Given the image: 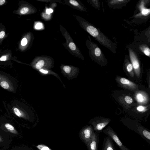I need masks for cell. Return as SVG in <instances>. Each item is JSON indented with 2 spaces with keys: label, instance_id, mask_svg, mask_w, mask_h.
Instances as JSON below:
<instances>
[{
  "label": "cell",
  "instance_id": "obj_1",
  "mask_svg": "<svg viewBox=\"0 0 150 150\" xmlns=\"http://www.w3.org/2000/svg\"><path fill=\"white\" fill-rule=\"evenodd\" d=\"M86 30L100 44L107 48L112 52H116L115 45L102 33L99 29L89 24L86 25Z\"/></svg>",
  "mask_w": 150,
  "mask_h": 150
},
{
  "label": "cell",
  "instance_id": "obj_2",
  "mask_svg": "<svg viewBox=\"0 0 150 150\" xmlns=\"http://www.w3.org/2000/svg\"><path fill=\"white\" fill-rule=\"evenodd\" d=\"M102 132L109 136L116 144L120 150H130L122 143L117 133L110 126H108L103 129Z\"/></svg>",
  "mask_w": 150,
  "mask_h": 150
},
{
  "label": "cell",
  "instance_id": "obj_3",
  "mask_svg": "<svg viewBox=\"0 0 150 150\" xmlns=\"http://www.w3.org/2000/svg\"><path fill=\"white\" fill-rule=\"evenodd\" d=\"M90 50L92 56L95 59V61L100 62L106 61V59L104 54L101 49L98 46L97 44L91 42Z\"/></svg>",
  "mask_w": 150,
  "mask_h": 150
},
{
  "label": "cell",
  "instance_id": "obj_4",
  "mask_svg": "<svg viewBox=\"0 0 150 150\" xmlns=\"http://www.w3.org/2000/svg\"><path fill=\"white\" fill-rule=\"evenodd\" d=\"M91 125L83 127L80 131L79 136L81 140L88 147L93 133L94 132Z\"/></svg>",
  "mask_w": 150,
  "mask_h": 150
},
{
  "label": "cell",
  "instance_id": "obj_5",
  "mask_svg": "<svg viewBox=\"0 0 150 150\" xmlns=\"http://www.w3.org/2000/svg\"><path fill=\"white\" fill-rule=\"evenodd\" d=\"M129 52L131 64L135 74L138 78L140 74V67L138 57L136 53L132 49L129 48Z\"/></svg>",
  "mask_w": 150,
  "mask_h": 150
},
{
  "label": "cell",
  "instance_id": "obj_6",
  "mask_svg": "<svg viewBox=\"0 0 150 150\" xmlns=\"http://www.w3.org/2000/svg\"><path fill=\"white\" fill-rule=\"evenodd\" d=\"M110 120L108 118H103L95 119L91 122V123L94 132L99 134L102 132L103 129L109 123Z\"/></svg>",
  "mask_w": 150,
  "mask_h": 150
},
{
  "label": "cell",
  "instance_id": "obj_7",
  "mask_svg": "<svg viewBox=\"0 0 150 150\" xmlns=\"http://www.w3.org/2000/svg\"><path fill=\"white\" fill-rule=\"evenodd\" d=\"M0 129L6 133L11 138L17 137L19 135L18 132L15 127L8 122L0 124Z\"/></svg>",
  "mask_w": 150,
  "mask_h": 150
},
{
  "label": "cell",
  "instance_id": "obj_8",
  "mask_svg": "<svg viewBox=\"0 0 150 150\" xmlns=\"http://www.w3.org/2000/svg\"><path fill=\"white\" fill-rule=\"evenodd\" d=\"M12 142V138L6 133L0 129V150H7Z\"/></svg>",
  "mask_w": 150,
  "mask_h": 150
},
{
  "label": "cell",
  "instance_id": "obj_9",
  "mask_svg": "<svg viewBox=\"0 0 150 150\" xmlns=\"http://www.w3.org/2000/svg\"><path fill=\"white\" fill-rule=\"evenodd\" d=\"M116 79L118 83L123 87L132 91L135 90L137 88L136 84L127 79L117 77Z\"/></svg>",
  "mask_w": 150,
  "mask_h": 150
},
{
  "label": "cell",
  "instance_id": "obj_10",
  "mask_svg": "<svg viewBox=\"0 0 150 150\" xmlns=\"http://www.w3.org/2000/svg\"><path fill=\"white\" fill-rule=\"evenodd\" d=\"M99 142V134L94 132L93 133L87 147L88 150H98Z\"/></svg>",
  "mask_w": 150,
  "mask_h": 150
},
{
  "label": "cell",
  "instance_id": "obj_11",
  "mask_svg": "<svg viewBox=\"0 0 150 150\" xmlns=\"http://www.w3.org/2000/svg\"><path fill=\"white\" fill-rule=\"evenodd\" d=\"M0 85L2 88L11 91H14L13 85L5 76L0 74Z\"/></svg>",
  "mask_w": 150,
  "mask_h": 150
},
{
  "label": "cell",
  "instance_id": "obj_12",
  "mask_svg": "<svg viewBox=\"0 0 150 150\" xmlns=\"http://www.w3.org/2000/svg\"><path fill=\"white\" fill-rule=\"evenodd\" d=\"M113 141L108 136H105L103 142L102 150H116Z\"/></svg>",
  "mask_w": 150,
  "mask_h": 150
},
{
  "label": "cell",
  "instance_id": "obj_13",
  "mask_svg": "<svg viewBox=\"0 0 150 150\" xmlns=\"http://www.w3.org/2000/svg\"><path fill=\"white\" fill-rule=\"evenodd\" d=\"M135 97L137 102L140 103H146L148 100V96L143 92H139L137 93Z\"/></svg>",
  "mask_w": 150,
  "mask_h": 150
},
{
  "label": "cell",
  "instance_id": "obj_14",
  "mask_svg": "<svg viewBox=\"0 0 150 150\" xmlns=\"http://www.w3.org/2000/svg\"><path fill=\"white\" fill-rule=\"evenodd\" d=\"M125 67L126 70L131 77L134 76V69L132 65L128 59H126L125 61Z\"/></svg>",
  "mask_w": 150,
  "mask_h": 150
},
{
  "label": "cell",
  "instance_id": "obj_15",
  "mask_svg": "<svg viewBox=\"0 0 150 150\" xmlns=\"http://www.w3.org/2000/svg\"><path fill=\"white\" fill-rule=\"evenodd\" d=\"M139 49L146 55L150 57V50L148 46L145 45H141L139 46Z\"/></svg>",
  "mask_w": 150,
  "mask_h": 150
},
{
  "label": "cell",
  "instance_id": "obj_16",
  "mask_svg": "<svg viewBox=\"0 0 150 150\" xmlns=\"http://www.w3.org/2000/svg\"><path fill=\"white\" fill-rule=\"evenodd\" d=\"M129 1L125 0H112L110 1L109 4L111 5H114L126 3Z\"/></svg>",
  "mask_w": 150,
  "mask_h": 150
},
{
  "label": "cell",
  "instance_id": "obj_17",
  "mask_svg": "<svg viewBox=\"0 0 150 150\" xmlns=\"http://www.w3.org/2000/svg\"><path fill=\"white\" fill-rule=\"evenodd\" d=\"M11 150H33L31 148L27 146H17L14 147Z\"/></svg>",
  "mask_w": 150,
  "mask_h": 150
},
{
  "label": "cell",
  "instance_id": "obj_18",
  "mask_svg": "<svg viewBox=\"0 0 150 150\" xmlns=\"http://www.w3.org/2000/svg\"><path fill=\"white\" fill-rule=\"evenodd\" d=\"M13 110L15 114L18 117H24V115L23 114L18 108H13Z\"/></svg>",
  "mask_w": 150,
  "mask_h": 150
},
{
  "label": "cell",
  "instance_id": "obj_19",
  "mask_svg": "<svg viewBox=\"0 0 150 150\" xmlns=\"http://www.w3.org/2000/svg\"><path fill=\"white\" fill-rule=\"evenodd\" d=\"M36 147L39 150H52L47 146L42 144L38 145Z\"/></svg>",
  "mask_w": 150,
  "mask_h": 150
},
{
  "label": "cell",
  "instance_id": "obj_20",
  "mask_svg": "<svg viewBox=\"0 0 150 150\" xmlns=\"http://www.w3.org/2000/svg\"><path fill=\"white\" fill-rule=\"evenodd\" d=\"M150 9L143 8H141V13L143 16H147L150 13Z\"/></svg>",
  "mask_w": 150,
  "mask_h": 150
},
{
  "label": "cell",
  "instance_id": "obj_21",
  "mask_svg": "<svg viewBox=\"0 0 150 150\" xmlns=\"http://www.w3.org/2000/svg\"><path fill=\"white\" fill-rule=\"evenodd\" d=\"M44 62L43 60H40L36 64V67L37 69H40L44 66Z\"/></svg>",
  "mask_w": 150,
  "mask_h": 150
},
{
  "label": "cell",
  "instance_id": "obj_22",
  "mask_svg": "<svg viewBox=\"0 0 150 150\" xmlns=\"http://www.w3.org/2000/svg\"><path fill=\"white\" fill-rule=\"evenodd\" d=\"M125 100L128 104H131L133 102L132 99L130 96H126L125 98Z\"/></svg>",
  "mask_w": 150,
  "mask_h": 150
},
{
  "label": "cell",
  "instance_id": "obj_23",
  "mask_svg": "<svg viewBox=\"0 0 150 150\" xmlns=\"http://www.w3.org/2000/svg\"><path fill=\"white\" fill-rule=\"evenodd\" d=\"M69 46L70 48L72 50H74L76 49V46L75 44L72 42L70 43L69 44Z\"/></svg>",
  "mask_w": 150,
  "mask_h": 150
},
{
  "label": "cell",
  "instance_id": "obj_24",
  "mask_svg": "<svg viewBox=\"0 0 150 150\" xmlns=\"http://www.w3.org/2000/svg\"><path fill=\"white\" fill-rule=\"evenodd\" d=\"M29 9L28 8L24 7L21 9L20 13L22 14H25L27 13Z\"/></svg>",
  "mask_w": 150,
  "mask_h": 150
},
{
  "label": "cell",
  "instance_id": "obj_25",
  "mask_svg": "<svg viewBox=\"0 0 150 150\" xmlns=\"http://www.w3.org/2000/svg\"><path fill=\"white\" fill-rule=\"evenodd\" d=\"M63 69L67 73H69L70 72L71 68L68 66H65L63 68Z\"/></svg>",
  "mask_w": 150,
  "mask_h": 150
},
{
  "label": "cell",
  "instance_id": "obj_26",
  "mask_svg": "<svg viewBox=\"0 0 150 150\" xmlns=\"http://www.w3.org/2000/svg\"><path fill=\"white\" fill-rule=\"evenodd\" d=\"M69 3L75 6H78L79 4L78 2L74 0H70L69 1Z\"/></svg>",
  "mask_w": 150,
  "mask_h": 150
},
{
  "label": "cell",
  "instance_id": "obj_27",
  "mask_svg": "<svg viewBox=\"0 0 150 150\" xmlns=\"http://www.w3.org/2000/svg\"><path fill=\"white\" fill-rule=\"evenodd\" d=\"M27 43V40L26 38H23L21 41V45L22 46L25 45Z\"/></svg>",
  "mask_w": 150,
  "mask_h": 150
},
{
  "label": "cell",
  "instance_id": "obj_28",
  "mask_svg": "<svg viewBox=\"0 0 150 150\" xmlns=\"http://www.w3.org/2000/svg\"><path fill=\"white\" fill-rule=\"evenodd\" d=\"M35 27L36 29H40L42 27V24L41 23H38L35 25Z\"/></svg>",
  "mask_w": 150,
  "mask_h": 150
},
{
  "label": "cell",
  "instance_id": "obj_29",
  "mask_svg": "<svg viewBox=\"0 0 150 150\" xmlns=\"http://www.w3.org/2000/svg\"><path fill=\"white\" fill-rule=\"evenodd\" d=\"M137 109L139 111H142L145 110V108L143 106H140L137 107Z\"/></svg>",
  "mask_w": 150,
  "mask_h": 150
},
{
  "label": "cell",
  "instance_id": "obj_30",
  "mask_svg": "<svg viewBox=\"0 0 150 150\" xmlns=\"http://www.w3.org/2000/svg\"><path fill=\"white\" fill-rule=\"evenodd\" d=\"M5 35V33L4 31H1L0 32V39L3 38Z\"/></svg>",
  "mask_w": 150,
  "mask_h": 150
},
{
  "label": "cell",
  "instance_id": "obj_31",
  "mask_svg": "<svg viewBox=\"0 0 150 150\" xmlns=\"http://www.w3.org/2000/svg\"><path fill=\"white\" fill-rule=\"evenodd\" d=\"M53 12V10L51 8L47 9L46 10V13L48 14H50L52 13Z\"/></svg>",
  "mask_w": 150,
  "mask_h": 150
},
{
  "label": "cell",
  "instance_id": "obj_32",
  "mask_svg": "<svg viewBox=\"0 0 150 150\" xmlns=\"http://www.w3.org/2000/svg\"><path fill=\"white\" fill-rule=\"evenodd\" d=\"M6 57L5 56H2L0 58V60L1 61H5L6 60Z\"/></svg>",
  "mask_w": 150,
  "mask_h": 150
},
{
  "label": "cell",
  "instance_id": "obj_33",
  "mask_svg": "<svg viewBox=\"0 0 150 150\" xmlns=\"http://www.w3.org/2000/svg\"><path fill=\"white\" fill-rule=\"evenodd\" d=\"M40 72L45 74H46L48 73V71H47L45 70L42 69H40Z\"/></svg>",
  "mask_w": 150,
  "mask_h": 150
},
{
  "label": "cell",
  "instance_id": "obj_34",
  "mask_svg": "<svg viewBox=\"0 0 150 150\" xmlns=\"http://www.w3.org/2000/svg\"><path fill=\"white\" fill-rule=\"evenodd\" d=\"M92 1L93 2V3L95 4V5L98 7V1L97 0H93Z\"/></svg>",
  "mask_w": 150,
  "mask_h": 150
},
{
  "label": "cell",
  "instance_id": "obj_35",
  "mask_svg": "<svg viewBox=\"0 0 150 150\" xmlns=\"http://www.w3.org/2000/svg\"><path fill=\"white\" fill-rule=\"evenodd\" d=\"M5 0H0V5L4 4L5 2Z\"/></svg>",
  "mask_w": 150,
  "mask_h": 150
},
{
  "label": "cell",
  "instance_id": "obj_36",
  "mask_svg": "<svg viewBox=\"0 0 150 150\" xmlns=\"http://www.w3.org/2000/svg\"><path fill=\"white\" fill-rule=\"evenodd\" d=\"M7 150H8V149Z\"/></svg>",
  "mask_w": 150,
  "mask_h": 150
}]
</instances>
